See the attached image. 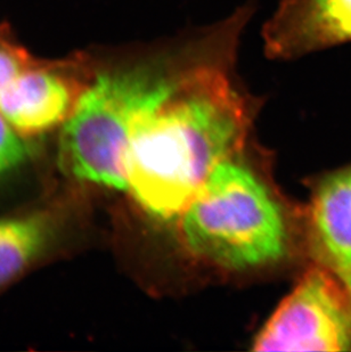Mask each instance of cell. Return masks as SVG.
Listing matches in <instances>:
<instances>
[{
  "instance_id": "6da1fadb",
  "label": "cell",
  "mask_w": 351,
  "mask_h": 352,
  "mask_svg": "<svg viewBox=\"0 0 351 352\" xmlns=\"http://www.w3.org/2000/svg\"><path fill=\"white\" fill-rule=\"evenodd\" d=\"M251 7L194 34L152 43L149 88L125 159L127 190L162 219L182 214L210 173L244 143L251 105L235 79Z\"/></svg>"
},
{
  "instance_id": "7a4b0ae2",
  "label": "cell",
  "mask_w": 351,
  "mask_h": 352,
  "mask_svg": "<svg viewBox=\"0 0 351 352\" xmlns=\"http://www.w3.org/2000/svg\"><path fill=\"white\" fill-rule=\"evenodd\" d=\"M180 216L187 248L220 266L242 270L284 253L279 206L250 170L229 160L210 173Z\"/></svg>"
},
{
  "instance_id": "3957f363",
  "label": "cell",
  "mask_w": 351,
  "mask_h": 352,
  "mask_svg": "<svg viewBox=\"0 0 351 352\" xmlns=\"http://www.w3.org/2000/svg\"><path fill=\"white\" fill-rule=\"evenodd\" d=\"M97 69L67 118L61 154L76 178L127 190L125 159L134 119L149 88L151 45Z\"/></svg>"
},
{
  "instance_id": "277c9868",
  "label": "cell",
  "mask_w": 351,
  "mask_h": 352,
  "mask_svg": "<svg viewBox=\"0 0 351 352\" xmlns=\"http://www.w3.org/2000/svg\"><path fill=\"white\" fill-rule=\"evenodd\" d=\"M253 350H351L350 291L324 267H316L279 305Z\"/></svg>"
},
{
  "instance_id": "5b68a950",
  "label": "cell",
  "mask_w": 351,
  "mask_h": 352,
  "mask_svg": "<svg viewBox=\"0 0 351 352\" xmlns=\"http://www.w3.org/2000/svg\"><path fill=\"white\" fill-rule=\"evenodd\" d=\"M269 58L290 60L351 41V0H279L262 31Z\"/></svg>"
},
{
  "instance_id": "8992f818",
  "label": "cell",
  "mask_w": 351,
  "mask_h": 352,
  "mask_svg": "<svg viewBox=\"0 0 351 352\" xmlns=\"http://www.w3.org/2000/svg\"><path fill=\"white\" fill-rule=\"evenodd\" d=\"M67 64L36 60L0 95V114L14 129L36 135L70 117L86 88Z\"/></svg>"
},
{
  "instance_id": "52a82bcc",
  "label": "cell",
  "mask_w": 351,
  "mask_h": 352,
  "mask_svg": "<svg viewBox=\"0 0 351 352\" xmlns=\"http://www.w3.org/2000/svg\"><path fill=\"white\" fill-rule=\"evenodd\" d=\"M310 235L319 266L351 292V166L332 173L318 186Z\"/></svg>"
},
{
  "instance_id": "ba28073f",
  "label": "cell",
  "mask_w": 351,
  "mask_h": 352,
  "mask_svg": "<svg viewBox=\"0 0 351 352\" xmlns=\"http://www.w3.org/2000/svg\"><path fill=\"white\" fill-rule=\"evenodd\" d=\"M47 236L48 223L40 217L0 220V285L30 263Z\"/></svg>"
},
{
  "instance_id": "9c48e42d",
  "label": "cell",
  "mask_w": 351,
  "mask_h": 352,
  "mask_svg": "<svg viewBox=\"0 0 351 352\" xmlns=\"http://www.w3.org/2000/svg\"><path fill=\"white\" fill-rule=\"evenodd\" d=\"M36 60L21 47L0 38V95Z\"/></svg>"
},
{
  "instance_id": "30bf717a",
  "label": "cell",
  "mask_w": 351,
  "mask_h": 352,
  "mask_svg": "<svg viewBox=\"0 0 351 352\" xmlns=\"http://www.w3.org/2000/svg\"><path fill=\"white\" fill-rule=\"evenodd\" d=\"M30 150L0 114V175L27 159Z\"/></svg>"
}]
</instances>
